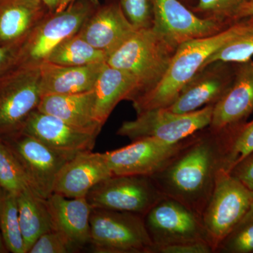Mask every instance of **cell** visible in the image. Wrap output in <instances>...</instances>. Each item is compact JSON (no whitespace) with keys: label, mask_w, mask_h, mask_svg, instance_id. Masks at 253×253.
<instances>
[{"label":"cell","mask_w":253,"mask_h":253,"mask_svg":"<svg viewBox=\"0 0 253 253\" xmlns=\"http://www.w3.org/2000/svg\"><path fill=\"white\" fill-rule=\"evenodd\" d=\"M18 132L36 138L68 160L91 151L100 133L71 126L38 109L28 116Z\"/></svg>","instance_id":"cell-14"},{"label":"cell","mask_w":253,"mask_h":253,"mask_svg":"<svg viewBox=\"0 0 253 253\" xmlns=\"http://www.w3.org/2000/svg\"><path fill=\"white\" fill-rule=\"evenodd\" d=\"M0 187L17 196L28 186L22 167L12 151L0 139Z\"/></svg>","instance_id":"cell-30"},{"label":"cell","mask_w":253,"mask_h":253,"mask_svg":"<svg viewBox=\"0 0 253 253\" xmlns=\"http://www.w3.org/2000/svg\"><path fill=\"white\" fill-rule=\"evenodd\" d=\"M226 151L224 169L229 171L253 151V121L224 129Z\"/></svg>","instance_id":"cell-27"},{"label":"cell","mask_w":253,"mask_h":253,"mask_svg":"<svg viewBox=\"0 0 253 253\" xmlns=\"http://www.w3.org/2000/svg\"><path fill=\"white\" fill-rule=\"evenodd\" d=\"M98 253H153L154 244L144 216L136 213L92 208L90 239Z\"/></svg>","instance_id":"cell-5"},{"label":"cell","mask_w":253,"mask_h":253,"mask_svg":"<svg viewBox=\"0 0 253 253\" xmlns=\"http://www.w3.org/2000/svg\"><path fill=\"white\" fill-rule=\"evenodd\" d=\"M253 16V0L246 3L240 9L238 14V20Z\"/></svg>","instance_id":"cell-37"},{"label":"cell","mask_w":253,"mask_h":253,"mask_svg":"<svg viewBox=\"0 0 253 253\" xmlns=\"http://www.w3.org/2000/svg\"><path fill=\"white\" fill-rule=\"evenodd\" d=\"M152 2L151 28L176 48L184 42L217 34L231 26L200 17L180 0H152Z\"/></svg>","instance_id":"cell-13"},{"label":"cell","mask_w":253,"mask_h":253,"mask_svg":"<svg viewBox=\"0 0 253 253\" xmlns=\"http://www.w3.org/2000/svg\"><path fill=\"white\" fill-rule=\"evenodd\" d=\"M250 1L251 0H197L191 9L200 17L231 25L239 21L237 16L240 9Z\"/></svg>","instance_id":"cell-31"},{"label":"cell","mask_w":253,"mask_h":253,"mask_svg":"<svg viewBox=\"0 0 253 253\" xmlns=\"http://www.w3.org/2000/svg\"><path fill=\"white\" fill-rule=\"evenodd\" d=\"M225 131L201 129L189 144L154 175L163 195L202 216L219 169H224Z\"/></svg>","instance_id":"cell-1"},{"label":"cell","mask_w":253,"mask_h":253,"mask_svg":"<svg viewBox=\"0 0 253 253\" xmlns=\"http://www.w3.org/2000/svg\"><path fill=\"white\" fill-rule=\"evenodd\" d=\"M77 249L59 231H48L39 238L28 253H68Z\"/></svg>","instance_id":"cell-33"},{"label":"cell","mask_w":253,"mask_h":253,"mask_svg":"<svg viewBox=\"0 0 253 253\" xmlns=\"http://www.w3.org/2000/svg\"><path fill=\"white\" fill-rule=\"evenodd\" d=\"M18 160L30 189L44 199L54 193L58 174L69 160L33 136L17 132L0 138Z\"/></svg>","instance_id":"cell-11"},{"label":"cell","mask_w":253,"mask_h":253,"mask_svg":"<svg viewBox=\"0 0 253 253\" xmlns=\"http://www.w3.org/2000/svg\"><path fill=\"white\" fill-rule=\"evenodd\" d=\"M229 172L253 192V151L235 165Z\"/></svg>","instance_id":"cell-35"},{"label":"cell","mask_w":253,"mask_h":253,"mask_svg":"<svg viewBox=\"0 0 253 253\" xmlns=\"http://www.w3.org/2000/svg\"><path fill=\"white\" fill-rule=\"evenodd\" d=\"M123 13L136 30L153 24L152 0H119Z\"/></svg>","instance_id":"cell-32"},{"label":"cell","mask_w":253,"mask_h":253,"mask_svg":"<svg viewBox=\"0 0 253 253\" xmlns=\"http://www.w3.org/2000/svg\"><path fill=\"white\" fill-rule=\"evenodd\" d=\"M249 21V17L242 18L217 34L181 44L157 85L131 101L136 114L147 110L169 107L206 60L241 35L247 28Z\"/></svg>","instance_id":"cell-2"},{"label":"cell","mask_w":253,"mask_h":253,"mask_svg":"<svg viewBox=\"0 0 253 253\" xmlns=\"http://www.w3.org/2000/svg\"><path fill=\"white\" fill-rule=\"evenodd\" d=\"M176 47L152 28L136 30L108 55L106 64L134 78L137 92L133 99L151 90L166 74Z\"/></svg>","instance_id":"cell-3"},{"label":"cell","mask_w":253,"mask_h":253,"mask_svg":"<svg viewBox=\"0 0 253 253\" xmlns=\"http://www.w3.org/2000/svg\"><path fill=\"white\" fill-rule=\"evenodd\" d=\"M40 66H14L0 78V138L20 131L41 103Z\"/></svg>","instance_id":"cell-8"},{"label":"cell","mask_w":253,"mask_h":253,"mask_svg":"<svg viewBox=\"0 0 253 253\" xmlns=\"http://www.w3.org/2000/svg\"><path fill=\"white\" fill-rule=\"evenodd\" d=\"M99 5L98 0H75L63 11L49 13L20 46L16 66H41L58 44L77 34Z\"/></svg>","instance_id":"cell-4"},{"label":"cell","mask_w":253,"mask_h":253,"mask_svg":"<svg viewBox=\"0 0 253 253\" xmlns=\"http://www.w3.org/2000/svg\"><path fill=\"white\" fill-rule=\"evenodd\" d=\"M75 0H62L61 4L59 5V8H58L57 11H56V12H58V11H63V10H64L66 7H67L68 5L71 4V3L73 2Z\"/></svg>","instance_id":"cell-39"},{"label":"cell","mask_w":253,"mask_h":253,"mask_svg":"<svg viewBox=\"0 0 253 253\" xmlns=\"http://www.w3.org/2000/svg\"><path fill=\"white\" fill-rule=\"evenodd\" d=\"M249 24L241 35L211 55L202 68L209 63L220 61L241 63L252 59L253 56V16H249Z\"/></svg>","instance_id":"cell-28"},{"label":"cell","mask_w":253,"mask_h":253,"mask_svg":"<svg viewBox=\"0 0 253 253\" xmlns=\"http://www.w3.org/2000/svg\"><path fill=\"white\" fill-rule=\"evenodd\" d=\"M107 57L105 51L91 46L78 33L58 44L46 61L61 66H86L106 63Z\"/></svg>","instance_id":"cell-25"},{"label":"cell","mask_w":253,"mask_h":253,"mask_svg":"<svg viewBox=\"0 0 253 253\" xmlns=\"http://www.w3.org/2000/svg\"><path fill=\"white\" fill-rule=\"evenodd\" d=\"M253 202V192L224 169L216 176L212 194L202 214L214 251Z\"/></svg>","instance_id":"cell-7"},{"label":"cell","mask_w":253,"mask_h":253,"mask_svg":"<svg viewBox=\"0 0 253 253\" xmlns=\"http://www.w3.org/2000/svg\"><path fill=\"white\" fill-rule=\"evenodd\" d=\"M113 176L104 154L81 153L61 168L54 185V193L70 199L86 197L100 181Z\"/></svg>","instance_id":"cell-17"},{"label":"cell","mask_w":253,"mask_h":253,"mask_svg":"<svg viewBox=\"0 0 253 253\" xmlns=\"http://www.w3.org/2000/svg\"><path fill=\"white\" fill-rule=\"evenodd\" d=\"M8 252L7 250L6 249V246L3 241L2 237H1V232H0V253H4Z\"/></svg>","instance_id":"cell-40"},{"label":"cell","mask_w":253,"mask_h":253,"mask_svg":"<svg viewBox=\"0 0 253 253\" xmlns=\"http://www.w3.org/2000/svg\"><path fill=\"white\" fill-rule=\"evenodd\" d=\"M2 1V0H0V1Z\"/></svg>","instance_id":"cell-42"},{"label":"cell","mask_w":253,"mask_h":253,"mask_svg":"<svg viewBox=\"0 0 253 253\" xmlns=\"http://www.w3.org/2000/svg\"><path fill=\"white\" fill-rule=\"evenodd\" d=\"M194 134L176 143L144 138L104 154L113 175L151 176L161 170L189 144Z\"/></svg>","instance_id":"cell-12"},{"label":"cell","mask_w":253,"mask_h":253,"mask_svg":"<svg viewBox=\"0 0 253 253\" xmlns=\"http://www.w3.org/2000/svg\"><path fill=\"white\" fill-rule=\"evenodd\" d=\"M136 31L121 9L119 1L99 5L78 34L91 46L108 55Z\"/></svg>","instance_id":"cell-18"},{"label":"cell","mask_w":253,"mask_h":253,"mask_svg":"<svg viewBox=\"0 0 253 253\" xmlns=\"http://www.w3.org/2000/svg\"><path fill=\"white\" fill-rule=\"evenodd\" d=\"M46 200L54 230L66 237L77 251L89 244L92 208L86 197L70 199L53 193Z\"/></svg>","instance_id":"cell-19"},{"label":"cell","mask_w":253,"mask_h":253,"mask_svg":"<svg viewBox=\"0 0 253 253\" xmlns=\"http://www.w3.org/2000/svg\"><path fill=\"white\" fill-rule=\"evenodd\" d=\"M49 14L41 0L0 1V45H19Z\"/></svg>","instance_id":"cell-20"},{"label":"cell","mask_w":253,"mask_h":253,"mask_svg":"<svg viewBox=\"0 0 253 253\" xmlns=\"http://www.w3.org/2000/svg\"><path fill=\"white\" fill-rule=\"evenodd\" d=\"M181 2L184 3V4L186 5L188 4L189 5H191V8H192L193 6H194L196 4V2H197V0H180Z\"/></svg>","instance_id":"cell-41"},{"label":"cell","mask_w":253,"mask_h":253,"mask_svg":"<svg viewBox=\"0 0 253 253\" xmlns=\"http://www.w3.org/2000/svg\"><path fill=\"white\" fill-rule=\"evenodd\" d=\"M214 106L208 105L186 113H174L168 108L147 110L137 114L136 119L123 123L117 134L131 141L154 138L179 142L211 125Z\"/></svg>","instance_id":"cell-6"},{"label":"cell","mask_w":253,"mask_h":253,"mask_svg":"<svg viewBox=\"0 0 253 253\" xmlns=\"http://www.w3.org/2000/svg\"><path fill=\"white\" fill-rule=\"evenodd\" d=\"M144 217L154 251L160 246L189 241H206L213 246L202 216L172 198L163 196Z\"/></svg>","instance_id":"cell-9"},{"label":"cell","mask_w":253,"mask_h":253,"mask_svg":"<svg viewBox=\"0 0 253 253\" xmlns=\"http://www.w3.org/2000/svg\"><path fill=\"white\" fill-rule=\"evenodd\" d=\"M163 196L151 176L113 175L95 185L86 199L92 208L136 213L144 217Z\"/></svg>","instance_id":"cell-10"},{"label":"cell","mask_w":253,"mask_h":253,"mask_svg":"<svg viewBox=\"0 0 253 253\" xmlns=\"http://www.w3.org/2000/svg\"><path fill=\"white\" fill-rule=\"evenodd\" d=\"M137 84L127 73L105 64L92 89L94 116L104 126L116 106L123 100H130L137 92Z\"/></svg>","instance_id":"cell-22"},{"label":"cell","mask_w":253,"mask_h":253,"mask_svg":"<svg viewBox=\"0 0 253 253\" xmlns=\"http://www.w3.org/2000/svg\"><path fill=\"white\" fill-rule=\"evenodd\" d=\"M213 246L206 241H189L168 246H160L154 253H213Z\"/></svg>","instance_id":"cell-34"},{"label":"cell","mask_w":253,"mask_h":253,"mask_svg":"<svg viewBox=\"0 0 253 253\" xmlns=\"http://www.w3.org/2000/svg\"><path fill=\"white\" fill-rule=\"evenodd\" d=\"M216 253H253V202L234 229L218 246Z\"/></svg>","instance_id":"cell-29"},{"label":"cell","mask_w":253,"mask_h":253,"mask_svg":"<svg viewBox=\"0 0 253 253\" xmlns=\"http://www.w3.org/2000/svg\"><path fill=\"white\" fill-rule=\"evenodd\" d=\"M19 45H0V78L16 66Z\"/></svg>","instance_id":"cell-36"},{"label":"cell","mask_w":253,"mask_h":253,"mask_svg":"<svg viewBox=\"0 0 253 253\" xmlns=\"http://www.w3.org/2000/svg\"><path fill=\"white\" fill-rule=\"evenodd\" d=\"M0 232L6 249L13 253H26L16 195L0 187Z\"/></svg>","instance_id":"cell-26"},{"label":"cell","mask_w":253,"mask_h":253,"mask_svg":"<svg viewBox=\"0 0 253 253\" xmlns=\"http://www.w3.org/2000/svg\"><path fill=\"white\" fill-rule=\"evenodd\" d=\"M235 64L217 61L201 68L168 109L174 113H186L215 105L234 82Z\"/></svg>","instance_id":"cell-15"},{"label":"cell","mask_w":253,"mask_h":253,"mask_svg":"<svg viewBox=\"0 0 253 253\" xmlns=\"http://www.w3.org/2000/svg\"><path fill=\"white\" fill-rule=\"evenodd\" d=\"M94 105L91 90L78 94L44 95L38 110L71 126L100 132L102 126L95 120Z\"/></svg>","instance_id":"cell-23"},{"label":"cell","mask_w":253,"mask_h":253,"mask_svg":"<svg viewBox=\"0 0 253 253\" xmlns=\"http://www.w3.org/2000/svg\"><path fill=\"white\" fill-rule=\"evenodd\" d=\"M106 63L69 66L44 61L40 66L42 96L92 90Z\"/></svg>","instance_id":"cell-21"},{"label":"cell","mask_w":253,"mask_h":253,"mask_svg":"<svg viewBox=\"0 0 253 253\" xmlns=\"http://www.w3.org/2000/svg\"><path fill=\"white\" fill-rule=\"evenodd\" d=\"M41 1L45 5L46 7L49 10V13L52 14V13L56 12L62 0H41Z\"/></svg>","instance_id":"cell-38"},{"label":"cell","mask_w":253,"mask_h":253,"mask_svg":"<svg viewBox=\"0 0 253 253\" xmlns=\"http://www.w3.org/2000/svg\"><path fill=\"white\" fill-rule=\"evenodd\" d=\"M235 76L227 92L214 105L212 131L229 129L246 122L253 112V61L235 63Z\"/></svg>","instance_id":"cell-16"},{"label":"cell","mask_w":253,"mask_h":253,"mask_svg":"<svg viewBox=\"0 0 253 253\" xmlns=\"http://www.w3.org/2000/svg\"><path fill=\"white\" fill-rule=\"evenodd\" d=\"M20 226L26 253L42 234L53 230L52 219L47 200L38 196L29 187L16 196Z\"/></svg>","instance_id":"cell-24"}]
</instances>
